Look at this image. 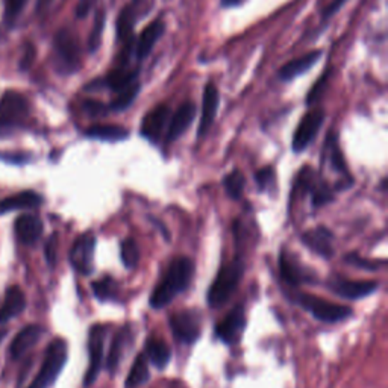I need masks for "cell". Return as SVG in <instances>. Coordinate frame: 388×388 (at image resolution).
<instances>
[{
  "instance_id": "obj_2",
  "label": "cell",
  "mask_w": 388,
  "mask_h": 388,
  "mask_svg": "<svg viewBox=\"0 0 388 388\" xmlns=\"http://www.w3.org/2000/svg\"><path fill=\"white\" fill-rule=\"evenodd\" d=\"M29 112V102L23 95L13 90L4 93L0 97V137L25 126Z\"/></svg>"
},
{
  "instance_id": "obj_17",
  "label": "cell",
  "mask_w": 388,
  "mask_h": 388,
  "mask_svg": "<svg viewBox=\"0 0 388 388\" xmlns=\"http://www.w3.org/2000/svg\"><path fill=\"white\" fill-rule=\"evenodd\" d=\"M219 91L212 84L205 85L203 88V99H202V114H200V123H199V137H203L210 131V128L214 123V119L217 114L219 108Z\"/></svg>"
},
{
  "instance_id": "obj_24",
  "label": "cell",
  "mask_w": 388,
  "mask_h": 388,
  "mask_svg": "<svg viewBox=\"0 0 388 388\" xmlns=\"http://www.w3.org/2000/svg\"><path fill=\"white\" fill-rule=\"evenodd\" d=\"M42 196L34 191H22L14 196L0 200V214H5L16 210H32L42 205Z\"/></svg>"
},
{
  "instance_id": "obj_39",
  "label": "cell",
  "mask_w": 388,
  "mask_h": 388,
  "mask_svg": "<svg viewBox=\"0 0 388 388\" xmlns=\"http://www.w3.org/2000/svg\"><path fill=\"white\" fill-rule=\"evenodd\" d=\"M346 261L349 262V264H352V265H356V267L365 269V270H376V269H380V262L372 261V260L361 258V257H358V255H356V253L347 255Z\"/></svg>"
},
{
  "instance_id": "obj_27",
  "label": "cell",
  "mask_w": 388,
  "mask_h": 388,
  "mask_svg": "<svg viewBox=\"0 0 388 388\" xmlns=\"http://www.w3.org/2000/svg\"><path fill=\"white\" fill-rule=\"evenodd\" d=\"M279 270L282 278L287 281L290 285H299L308 279L305 273V269H302V265L296 262L290 255L287 253H281L279 257Z\"/></svg>"
},
{
  "instance_id": "obj_32",
  "label": "cell",
  "mask_w": 388,
  "mask_h": 388,
  "mask_svg": "<svg viewBox=\"0 0 388 388\" xmlns=\"http://www.w3.org/2000/svg\"><path fill=\"white\" fill-rule=\"evenodd\" d=\"M223 183L228 196H231L232 199H240L244 191V186H246V179H244V175L240 170H234L229 175H226Z\"/></svg>"
},
{
  "instance_id": "obj_12",
  "label": "cell",
  "mask_w": 388,
  "mask_h": 388,
  "mask_svg": "<svg viewBox=\"0 0 388 388\" xmlns=\"http://www.w3.org/2000/svg\"><path fill=\"white\" fill-rule=\"evenodd\" d=\"M138 83V70H129L128 67H121L109 71V73L104 78L95 80V83L88 84L87 90H96V88H108L112 93H120V91L126 90L132 84Z\"/></svg>"
},
{
  "instance_id": "obj_10",
  "label": "cell",
  "mask_w": 388,
  "mask_h": 388,
  "mask_svg": "<svg viewBox=\"0 0 388 388\" xmlns=\"http://www.w3.org/2000/svg\"><path fill=\"white\" fill-rule=\"evenodd\" d=\"M170 328L176 339L186 344H191L200 337V322L196 313L181 311L170 317Z\"/></svg>"
},
{
  "instance_id": "obj_36",
  "label": "cell",
  "mask_w": 388,
  "mask_h": 388,
  "mask_svg": "<svg viewBox=\"0 0 388 388\" xmlns=\"http://www.w3.org/2000/svg\"><path fill=\"white\" fill-rule=\"evenodd\" d=\"M104 28H105V11H99L96 14V18H95L93 30H91L90 38H88V50L91 54L96 52V50L100 47Z\"/></svg>"
},
{
  "instance_id": "obj_38",
  "label": "cell",
  "mask_w": 388,
  "mask_h": 388,
  "mask_svg": "<svg viewBox=\"0 0 388 388\" xmlns=\"http://www.w3.org/2000/svg\"><path fill=\"white\" fill-rule=\"evenodd\" d=\"M313 194V205L314 207H323L326 203L332 200V193L328 188V186H325V183L317 182V186H315L311 191Z\"/></svg>"
},
{
  "instance_id": "obj_26",
  "label": "cell",
  "mask_w": 388,
  "mask_h": 388,
  "mask_svg": "<svg viewBox=\"0 0 388 388\" xmlns=\"http://www.w3.org/2000/svg\"><path fill=\"white\" fill-rule=\"evenodd\" d=\"M129 339H131L129 329L125 328V329H121L116 335L114 340H112L111 349H109V355H108V358H107V369L111 373H114L117 370V367H119V364L121 361V358H123L125 351H126V347L129 344Z\"/></svg>"
},
{
  "instance_id": "obj_5",
  "label": "cell",
  "mask_w": 388,
  "mask_h": 388,
  "mask_svg": "<svg viewBox=\"0 0 388 388\" xmlns=\"http://www.w3.org/2000/svg\"><path fill=\"white\" fill-rule=\"evenodd\" d=\"M243 270L244 267L240 260H236L219 270L208 291V303L211 306H220L231 298V294L237 290L241 281Z\"/></svg>"
},
{
  "instance_id": "obj_1",
  "label": "cell",
  "mask_w": 388,
  "mask_h": 388,
  "mask_svg": "<svg viewBox=\"0 0 388 388\" xmlns=\"http://www.w3.org/2000/svg\"><path fill=\"white\" fill-rule=\"evenodd\" d=\"M194 264L190 258H176L170 264L166 277L157 285L150 296L152 308L161 310L167 306L179 293L188 287L193 278Z\"/></svg>"
},
{
  "instance_id": "obj_45",
  "label": "cell",
  "mask_w": 388,
  "mask_h": 388,
  "mask_svg": "<svg viewBox=\"0 0 388 388\" xmlns=\"http://www.w3.org/2000/svg\"><path fill=\"white\" fill-rule=\"evenodd\" d=\"M95 4H96V0H79L78 8H76V16L80 18L87 17L91 9H93Z\"/></svg>"
},
{
  "instance_id": "obj_7",
  "label": "cell",
  "mask_w": 388,
  "mask_h": 388,
  "mask_svg": "<svg viewBox=\"0 0 388 388\" xmlns=\"http://www.w3.org/2000/svg\"><path fill=\"white\" fill-rule=\"evenodd\" d=\"M107 328L104 325H96L91 328L88 337V353H90V364L88 370L84 377V385L90 387L93 384L102 369V361H104V341H105Z\"/></svg>"
},
{
  "instance_id": "obj_15",
  "label": "cell",
  "mask_w": 388,
  "mask_h": 388,
  "mask_svg": "<svg viewBox=\"0 0 388 388\" xmlns=\"http://www.w3.org/2000/svg\"><path fill=\"white\" fill-rule=\"evenodd\" d=\"M164 30H166V25L161 18L152 22L145 30H143L137 42H134V54L138 61L145 59L150 55L152 49L155 47L158 40L162 37V34H164Z\"/></svg>"
},
{
  "instance_id": "obj_3",
  "label": "cell",
  "mask_w": 388,
  "mask_h": 388,
  "mask_svg": "<svg viewBox=\"0 0 388 388\" xmlns=\"http://www.w3.org/2000/svg\"><path fill=\"white\" fill-rule=\"evenodd\" d=\"M55 67L63 75H71L80 67V44L73 30L64 28L54 40Z\"/></svg>"
},
{
  "instance_id": "obj_21",
  "label": "cell",
  "mask_w": 388,
  "mask_h": 388,
  "mask_svg": "<svg viewBox=\"0 0 388 388\" xmlns=\"http://www.w3.org/2000/svg\"><path fill=\"white\" fill-rule=\"evenodd\" d=\"M16 236L25 244H34L43 234V222L34 214H23L16 220Z\"/></svg>"
},
{
  "instance_id": "obj_28",
  "label": "cell",
  "mask_w": 388,
  "mask_h": 388,
  "mask_svg": "<svg viewBox=\"0 0 388 388\" xmlns=\"http://www.w3.org/2000/svg\"><path fill=\"white\" fill-rule=\"evenodd\" d=\"M146 356L158 369H164L170 361V349L161 339H150L146 343Z\"/></svg>"
},
{
  "instance_id": "obj_46",
  "label": "cell",
  "mask_w": 388,
  "mask_h": 388,
  "mask_svg": "<svg viewBox=\"0 0 388 388\" xmlns=\"http://www.w3.org/2000/svg\"><path fill=\"white\" fill-rule=\"evenodd\" d=\"M0 159L8 161V162H14V164H23V162L28 161L26 155H11V153H5V155H0Z\"/></svg>"
},
{
  "instance_id": "obj_9",
  "label": "cell",
  "mask_w": 388,
  "mask_h": 388,
  "mask_svg": "<svg viewBox=\"0 0 388 388\" xmlns=\"http://www.w3.org/2000/svg\"><path fill=\"white\" fill-rule=\"evenodd\" d=\"M325 121V112L320 109H311L306 112L301 123L294 132L293 137V150L302 152L311 145V141L319 134V131Z\"/></svg>"
},
{
  "instance_id": "obj_31",
  "label": "cell",
  "mask_w": 388,
  "mask_h": 388,
  "mask_svg": "<svg viewBox=\"0 0 388 388\" xmlns=\"http://www.w3.org/2000/svg\"><path fill=\"white\" fill-rule=\"evenodd\" d=\"M140 91V83H135L132 84L131 87H128L126 90L120 91V93L116 95L114 100L111 102V104L108 105L109 107V111H125L126 108H129L132 104H134V100L138 95Z\"/></svg>"
},
{
  "instance_id": "obj_6",
  "label": "cell",
  "mask_w": 388,
  "mask_h": 388,
  "mask_svg": "<svg viewBox=\"0 0 388 388\" xmlns=\"http://www.w3.org/2000/svg\"><path fill=\"white\" fill-rule=\"evenodd\" d=\"M298 301L306 311L314 315L315 319L320 322H325V323L343 322L352 315V310L349 308V306L325 301V299L319 298V296L301 294Z\"/></svg>"
},
{
  "instance_id": "obj_41",
  "label": "cell",
  "mask_w": 388,
  "mask_h": 388,
  "mask_svg": "<svg viewBox=\"0 0 388 388\" xmlns=\"http://www.w3.org/2000/svg\"><path fill=\"white\" fill-rule=\"evenodd\" d=\"M255 179H257L260 188H265L269 187L270 183L273 182L274 179V171L272 167H264L261 170L257 171V175H255Z\"/></svg>"
},
{
  "instance_id": "obj_48",
  "label": "cell",
  "mask_w": 388,
  "mask_h": 388,
  "mask_svg": "<svg viewBox=\"0 0 388 388\" xmlns=\"http://www.w3.org/2000/svg\"><path fill=\"white\" fill-rule=\"evenodd\" d=\"M243 0H220V4L223 8H236L241 5Z\"/></svg>"
},
{
  "instance_id": "obj_49",
  "label": "cell",
  "mask_w": 388,
  "mask_h": 388,
  "mask_svg": "<svg viewBox=\"0 0 388 388\" xmlns=\"http://www.w3.org/2000/svg\"><path fill=\"white\" fill-rule=\"evenodd\" d=\"M4 334H5L4 331H0V339H2V337H4Z\"/></svg>"
},
{
  "instance_id": "obj_23",
  "label": "cell",
  "mask_w": 388,
  "mask_h": 388,
  "mask_svg": "<svg viewBox=\"0 0 388 388\" xmlns=\"http://www.w3.org/2000/svg\"><path fill=\"white\" fill-rule=\"evenodd\" d=\"M42 334H43V329L42 326L38 325H29L20 331L11 343V349H9L11 351L13 358L14 360L22 358L26 352H29L37 344Z\"/></svg>"
},
{
  "instance_id": "obj_47",
  "label": "cell",
  "mask_w": 388,
  "mask_h": 388,
  "mask_svg": "<svg viewBox=\"0 0 388 388\" xmlns=\"http://www.w3.org/2000/svg\"><path fill=\"white\" fill-rule=\"evenodd\" d=\"M52 4H54V0H37V6H35L37 13H38L40 16L46 14V13H47V9H49L50 6H52Z\"/></svg>"
},
{
  "instance_id": "obj_43",
  "label": "cell",
  "mask_w": 388,
  "mask_h": 388,
  "mask_svg": "<svg viewBox=\"0 0 388 388\" xmlns=\"http://www.w3.org/2000/svg\"><path fill=\"white\" fill-rule=\"evenodd\" d=\"M347 2V0H332V2L326 6L323 11H322V17L323 20H328L331 18L334 14H337L340 11V9L344 6V4Z\"/></svg>"
},
{
  "instance_id": "obj_4",
  "label": "cell",
  "mask_w": 388,
  "mask_h": 388,
  "mask_svg": "<svg viewBox=\"0 0 388 388\" xmlns=\"http://www.w3.org/2000/svg\"><path fill=\"white\" fill-rule=\"evenodd\" d=\"M67 343L61 339L54 340L49 344L46 355H44V361L42 369H40L37 377L34 382L29 385V388H50L56 381V377L59 376L61 370L64 369V365L67 363Z\"/></svg>"
},
{
  "instance_id": "obj_44",
  "label": "cell",
  "mask_w": 388,
  "mask_h": 388,
  "mask_svg": "<svg viewBox=\"0 0 388 388\" xmlns=\"http://www.w3.org/2000/svg\"><path fill=\"white\" fill-rule=\"evenodd\" d=\"M34 56H35V49L32 44H28L25 47V52H23V56H22V61H20V68L22 70H28L30 67V64H32L34 61Z\"/></svg>"
},
{
  "instance_id": "obj_29",
  "label": "cell",
  "mask_w": 388,
  "mask_h": 388,
  "mask_svg": "<svg viewBox=\"0 0 388 388\" xmlns=\"http://www.w3.org/2000/svg\"><path fill=\"white\" fill-rule=\"evenodd\" d=\"M150 377L147 356L145 353H140L137 360L132 364L129 375L126 377V388H137L143 384H146Z\"/></svg>"
},
{
  "instance_id": "obj_16",
  "label": "cell",
  "mask_w": 388,
  "mask_h": 388,
  "mask_svg": "<svg viewBox=\"0 0 388 388\" xmlns=\"http://www.w3.org/2000/svg\"><path fill=\"white\" fill-rule=\"evenodd\" d=\"M141 0H132L125 8H121V11L117 17L116 30H117V40L121 44H128L135 42L134 40V26L138 13V5Z\"/></svg>"
},
{
  "instance_id": "obj_37",
  "label": "cell",
  "mask_w": 388,
  "mask_h": 388,
  "mask_svg": "<svg viewBox=\"0 0 388 388\" xmlns=\"http://www.w3.org/2000/svg\"><path fill=\"white\" fill-rule=\"evenodd\" d=\"M329 76H331V70H326L325 73L319 78L317 83L313 85V88L310 90V93H308V97H306V105L311 107V105L315 104V102L320 100V97L325 95L326 87H328Z\"/></svg>"
},
{
  "instance_id": "obj_11",
  "label": "cell",
  "mask_w": 388,
  "mask_h": 388,
  "mask_svg": "<svg viewBox=\"0 0 388 388\" xmlns=\"http://www.w3.org/2000/svg\"><path fill=\"white\" fill-rule=\"evenodd\" d=\"M244 328H246V313L243 306L238 305L217 326L216 335L223 343L236 344L240 341Z\"/></svg>"
},
{
  "instance_id": "obj_25",
  "label": "cell",
  "mask_w": 388,
  "mask_h": 388,
  "mask_svg": "<svg viewBox=\"0 0 388 388\" xmlns=\"http://www.w3.org/2000/svg\"><path fill=\"white\" fill-rule=\"evenodd\" d=\"M88 138L102 140V141H123L129 137V131L123 126L117 125H95L85 131Z\"/></svg>"
},
{
  "instance_id": "obj_33",
  "label": "cell",
  "mask_w": 388,
  "mask_h": 388,
  "mask_svg": "<svg viewBox=\"0 0 388 388\" xmlns=\"http://www.w3.org/2000/svg\"><path fill=\"white\" fill-rule=\"evenodd\" d=\"M117 290H119V285L111 277H105L93 282V291L96 294V298H99L100 301L116 298Z\"/></svg>"
},
{
  "instance_id": "obj_35",
  "label": "cell",
  "mask_w": 388,
  "mask_h": 388,
  "mask_svg": "<svg viewBox=\"0 0 388 388\" xmlns=\"http://www.w3.org/2000/svg\"><path fill=\"white\" fill-rule=\"evenodd\" d=\"M4 8V20L8 26H14L18 17L22 16L28 0H5Z\"/></svg>"
},
{
  "instance_id": "obj_20",
  "label": "cell",
  "mask_w": 388,
  "mask_h": 388,
  "mask_svg": "<svg viewBox=\"0 0 388 388\" xmlns=\"http://www.w3.org/2000/svg\"><path fill=\"white\" fill-rule=\"evenodd\" d=\"M194 116H196V105L193 102L182 104L170 120L167 129V141H176L182 134H186V131L193 123Z\"/></svg>"
},
{
  "instance_id": "obj_14",
  "label": "cell",
  "mask_w": 388,
  "mask_h": 388,
  "mask_svg": "<svg viewBox=\"0 0 388 388\" xmlns=\"http://www.w3.org/2000/svg\"><path fill=\"white\" fill-rule=\"evenodd\" d=\"M380 284L376 281H349L337 278L331 282V289L335 294L346 299H361L377 290Z\"/></svg>"
},
{
  "instance_id": "obj_40",
  "label": "cell",
  "mask_w": 388,
  "mask_h": 388,
  "mask_svg": "<svg viewBox=\"0 0 388 388\" xmlns=\"http://www.w3.org/2000/svg\"><path fill=\"white\" fill-rule=\"evenodd\" d=\"M84 109L88 112L90 116H104L109 111V107L102 104L99 100H85L84 104Z\"/></svg>"
},
{
  "instance_id": "obj_13",
  "label": "cell",
  "mask_w": 388,
  "mask_h": 388,
  "mask_svg": "<svg viewBox=\"0 0 388 388\" xmlns=\"http://www.w3.org/2000/svg\"><path fill=\"white\" fill-rule=\"evenodd\" d=\"M170 119V108L166 104H161L153 108L149 114L145 116L141 123V135L152 143H158L162 135L167 121Z\"/></svg>"
},
{
  "instance_id": "obj_18",
  "label": "cell",
  "mask_w": 388,
  "mask_h": 388,
  "mask_svg": "<svg viewBox=\"0 0 388 388\" xmlns=\"http://www.w3.org/2000/svg\"><path fill=\"white\" fill-rule=\"evenodd\" d=\"M302 241L315 253L322 255L325 258L332 257L334 253V236L329 229L319 226L306 231L302 236Z\"/></svg>"
},
{
  "instance_id": "obj_30",
  "label": "cell",
  "mask_w": 388,
  "mask_h": 388,
  "mask_svg": "<svg viewBox=\"0 0 388 388\" xmlns=\"http://www.w3.org/2000/svg\"><path fill=\"white\" fill-rule=\"evenodd\" d=\"M326 152H328V158H329V162L332 169L340 173V175L346 179V181H352L349 171H347V167H346V161H344V157L341 153V149L339 146V143H337L335 137L331 135L328 140H326Z\"/></svg>"
},
{
  "instance_id": "obj_42",
  "label": "cell",
  "mask_w": 388,
  "mask_h": 388,
  "mask_svg": "<svg viewBox=\"0 0 388 388\" xmlns=\"http://www.w3.org/2000/svg\"><path fill=\"white\" fill-rule=\"evenodd\" d=\"M56 244H58V237L56 234H54L52 237L49 238L46 243V260L50 265H54L56 261Z\"/></svg>"
},
{
  "instance_id": "obj_34",
  "label": "cell",
  "mask_w": 388,
  "mask_h": 388,
  "mask_svg": "<svg viewBox=\"0 0 388 388\" xmlns=\"http://www.w3.org/2000/svg\"><path fill=\"white\" fill-rule=\"evenodd\" d=\"M120 257L128 269L137 267L138 260H140V250H138L137 243L132 238H126L123 243H121Z\"/></svg>"
},
{
  "instance_id": "obj_8",
  "label": "cell",
  "mask_w": 388,
  "mask_h": 388,
  "mask_svg": "<svg viewBox=\"0 0 388 388\" xmlns=\"http://www.w3.org/2000/svg\"><path fill=\"white\" fill-rule=\"evenodd\" d=\"M96 238L91 232L83 234L70 250V262L80 274H90L95 269Z\"/></svg>"
},
{
  "instance_id": "obj_22",
  "label": "cell",
  "mask_w": 388,
  "mask_h": 388,
  "mask_svg": "<svg viewBox=\"0 0 388 388\" xmlns=\"http://www.w3.org/2000/svg\"><path fill=\"white\" fill-rule=\"evenodd\" d=\"M26 306V298L22 289L17 287V285H13L9 287L5 293V299L0 305V323L9 322L14 319L16 315L22 314Z\"/></svg>"
},
{
  "instance_id": "obj_19",
  "label": "cell",
  "mask_w": 388,
  "mask_h": 388,
  "mask_svg": "<svg viewBox=\"0 0 388 388\" xmlns=\"http://www.w3.org/2000/svg\"><path fill=\"white\" fill-rule=\"evenodd\" d=\"M320 56H322L320 50H313V52H310V54H306L298 59H293V61H290V63L284 64L279 68L278 75L284 80V83H290V80L299 78V76L305 75L308 70H311L315 64L319 63Z\"/></svg>"
}]
</instances>
